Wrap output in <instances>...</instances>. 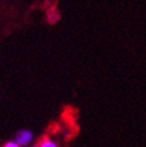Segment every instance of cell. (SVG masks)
<instances>
[{"label": "cell", "mask_w": 146, "mask_h": 147, "mask_svg": "<svg viewBox=\"0 0 146 147\" xmlns=\"http://www.w3.org/2000/svg\"><path fill=\"white\" fill-rule=\"evenodd\" d=\"M40 146L41 147H57V145L54 142V141H52L49 138H47V136H43V138H41V140H40Z\"/></svg>", "instance_id": "2"}, {"label": "cell", "mask_w": 146, "mask_h": 147, "mask_svg": "<svg viewBox=\"0 0 146 147\" xmlns=\"http://www.w3.org/2000/svg\"><path fill=\"white\" fill-rule=\"evenodd\" d=\"M32 133L29 129H23V130H19L18 133L16 134V142L22 146V147H24V146H28L29 144L31 142L32 140Z\"/></svg>", "instance_id": "1"}, {"label": "cell", "mask_w": 146, "mask_h": 147, "mask_svg": "<svg viewBox=\"0 0 146 147\" xmlns=\"http://www.w3.org/2000/svg\"><path fill=\"white\" fill-rule=\"evenodd\" d=\"M4 147H20L16 141H10V142H7L4 145Z\"/></svg>", "instance_id": "3"}, {"label": "cell", "mask_w": 146, "mask_h": 147, "mask_svg": "<svg viewBox=\"0 0 146 147\" xmlns=\"http://www.w3.org/2000/svg\"><path fill=\"white\" fill-rule=\"evenodd\" d=\"M32 147H41V146H40V144H36V145H34Z\"/></svg>", "instance_id": "4"}]
</instances>
